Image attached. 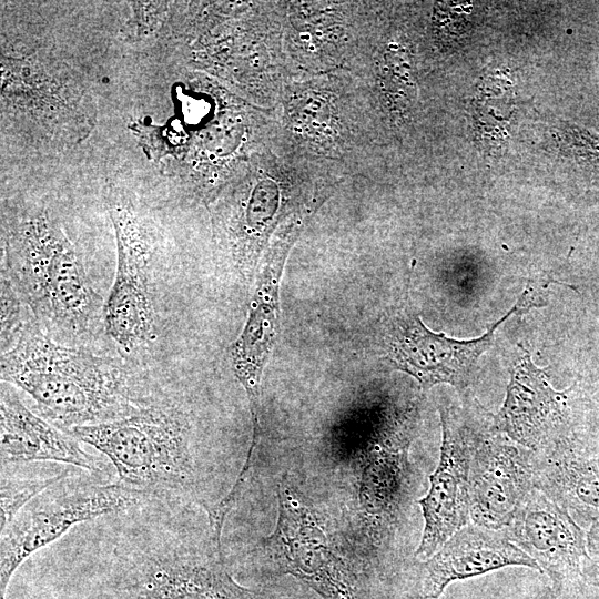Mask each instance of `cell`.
Instances as JSON below:
<instances>
[{
  "label": "cell",
  "instance_id": "4",
  "mask_svg": "<svg viewBox=\"0 0 599 599\" xmlns=\"http://www.w3.org/2000/svg\"><path fill=\"white\" fill-rule=\"evenodd\" d=\"M417 405L385 402L348 426L339 454L357 477L361 519L378 538L393 535L412 491L409 446Z\"/></svg>",
  "mask_w": 599,
  "mask_h": 599
},
{
  "label": "cell",
  "instance_id": "20",
  "mask_svg": "<svg viewBox=\"0 0 599 599\" xmlns=\"http://www.w3.org/2000/svg\"><path fill=\"white\" fill-rule=\"evenodd\" d=\"M587 552L599 565V520L592 522L586 532Z\"/></svg>",
  "mask_w": 599,
  "mask_h": 599
},
{
  "label": "cell",
  "instance_id": "13",
  "mask_svg": "<svg viewBox=\"0 0 599 599\" xmlns=\"http://www.w3.org/2000/svg\"><path fill=\"white\" fill-rule=\"evenodd\" d=\"M534 488V451L495 430L493 425L471 465V524L494 530L507 528Z\"/></svg>",
  "mask_w": 599,
  "mask_h": 599
},
{
  "label": "cell",
  "instance_id": "10",
  "mask_svg": "<svg viewBox=\"0 0 599 599\" xmlns=\"http://www.w3.org/2000/svg\"><path fill=\"white\" fill-rule=\"evenodd\" d=\"M532 288L527 287L515 306L488 332L474 339L458 341L444 333L428 329L413 314H400L390 321L385 335L387 359L413 376L424 389L437 384H449L466 389L475 375L479 357L488 349L494 332L512 314L539 306Z\"/></svg>",
  "mask_w": 599,
  "mask_h": 599
},
{
  "label": "cell",
  "instance_id": "21",
  "mask_svg": "<svg viewBox=\"0 0 599 599\" xmlns=\"http://www.w3.org/2000/svg\"><path fill=\"white\" fill-rule=\"evenodd\" d=\"M582 576L586 583L599 588V565L588 558L582 567Z\"/></svg>",
  "mask_w": 599,
  "mask_h": 599
},
{
  "label": "cell",
  "instance_id": "6",
  "mask_svg": "<svg viewBox=\"0 0 599 599\" xmlns=\"http://www.w3.org/2000/svg\"><path fill=\"white\" fill-rule=\"evenodd\" d=\"M277 521L262 550L281 573L297 578L323 599H357L351 561L315 506L286 478L276 487Z\"/></svg>",
  "mask_w": 599,
  "mask_h": 599
},
{
  "label": "cell",
  "instance_id": "19",
  "mask_svg": "<svg viewBox=\"0 0 599 599\" xmlns=\"http://www.w3.org/2000/svg\"><path fill=\"white\" fill-rule=\"evenodd\" d=\"M35 319L8 276L1 272V353L8 351L24 327Z\"/></svg>",
  "mask_w": 599,
  "mask_h": 599
},
{
  "label": "cell",
  "instance_id": "1",
  "mask_svg": "<svg viewBox=\"0 0 599 599\" xmlns=\"http://www.w3.org/2000/svg\"><path fill=\"white\" fill-rule=\"evenodd\" d=\"M1 382L19 387L62 430L134 415L160 399L135 368L60 344L32 319L1 353Z\"/></svg>",
  "mask_w": 599,
  "mask_h": 599
},
{
  "label": "cell",
  "instance_id": "9",
  "mask_svg": "<svg viewBox=\"0 0 599 599\" xmlns=\"http://www.w3.org/2000/svg\"><path fill=\"white\" fill-rule=\"evenodd\" d=\"M123 599H255L227 572L221 545L199 554L182 544L151 542L123 556Z\"/></svg>",
  "mask_w": 599,
  "mask_h": 599
},
{
  "label": "cell",
  "instance_id": "8",
  "mask_svg": "<svg viewBox=\"0 0 599 599\" xmlns=\"http://www.w3.org/2000/svg\"><path fill=\"white\" fill-rule=\"evenodd\" d=\"M108 210L116 240V270L103 308V326L120 349L133 355L155 338L151 284V240L146 223L132 200L110 186Z\"/></svg>",
  "mask_w": 599,
  "mask_h": 599
},
{
  "label": "cell",
  "instance_id": "12",
  "mask_svg": "<svg viewBox=\"0 0 599 599\" xmlns=\"http://www.w3.org/2000/svg\"><path fill=\"white\" fill-rule=\"evenodd\" d=\"M293 227L266 254L256 276L246 323L229 348L232 369L250 404L252 439L246 455L250 460L255 459L261 437V383L280 332L278 293L285 260L296 235Z\"/></svg>",
  "mask_w": 599,
  "mask_h": 599
},
{
  "label": "cell",
  "instance_id": "7",
  "mask_svg": "<svg viewBox=\"0 0 599 599\" xmlns=\"http://www.w3.org/2000/svg\"><path fill=\"white\" fill-rule=\"evenodd\" d=\"M441 446L429 489L417 501L424 528L415 556L426 560L468 525L470 470L476 450L493 429L494 415L476 400L464 407L439 405Z\"/></svg>",
  "mask_w": 599,
  "mask_h": 599
},
{
  "label": "cell",
  "instance_id": "5",
  "mask_svg": "<svg viewBox=\"0 0 599 599\" xmlns=\"http://www.w3.org/2000/svg\"><path fill=\"white\" fill-rule=\"evenodd\" d=\"M150 499L146 493L119 481H57L30 500L1 531L0 597L20 565L77 524L123 511Z\"/></svg>",
  "mask_w": 599,
  "mask_h": 599
},
{
  "label": "cell",
  "instance_id": "16",
  "mask_svg": "<svg viewBox=\"0 0 599 599\" xmlns=\"http://www.w3.org/2000/svg\"><path fill=\"white\" fill-rule=\"evenodd\" d=\"M535 486L572 518L599 520V448L565 436L534 453Z\"/></svg>",
  "mask_w": 599,
  "mask_h": 599
},
{
  "label": "cell",
  "instance_id": "3",
  "mask_svg": "<svg viewBox=\"0 0 599 599\" xmlns=\"http://www.w3.org/2000/svg\"><path fill=\"white\" fill-rule=\"evenodd\" d=\"M183 417L160 400L129 417L67 429L101 451L119 483L156 496L186 493L195 478L189 429Z\"/></svg>",
  "mask_w": 599,
  "mask_h": 599
},
{
  "label": "cell",
  "instance_id": "17",
  "mask_svg": "<svg viewBox=\"0 0 599 599\" xmlns=\"http://www.w3.org/2000/svg\"><path fill=\"white\" fill-rule=\"evenodd\" d=\"M1 465L48 460L65 463L101 473L95 458L85 453L72 435L31 412L12 385L1 383L0 396Z\"/></svg>",
  "mask_w": 599,
  "mask_h": 599
},
{
  "label": "cell",
  "instance_id": "14",
  "mask_svg": "<svg viewBox=\"0 0 599 599\" xmlns=\"http://www.w3.org/2000/svg\"><path fill=\"white\" fill-rule=\"evenodd\" d=\"M569 390H556L526 352L511 370L494 429L534 453L548 448L570 435Z\"/></svg>",
  "mask_w": 599,
  "mask_h": 599
},
{
  "label": "cell",
  "instance_id": "2",
  "mask_svg": "<svg viewBox=\"0 0 599 599\" xmlns=\"http://www.w3.org/2000/svg\"><path fill=\"white\" fill-rule=\"evenodd\" d=\"M2 240L1 272L41 329L60 344L90 338L104 304L58 221L47 209L26 207L3 217Z\"/></svg>",
  "mask_w": 599,
  "mask_h": 599
},
{
  "label": "cell",
  "instance_id": "11",
  "mask_svg": "<svg viewBox=\"0 0 599 599\" xmlns=\"http://www.w3.org/2000/svg\"><path fill=\"white\" fill-rule=\"evenodd\" d=\"M505 529L550 580L536 599H572L585 582L582 567L590 558L586 532L572 516L534 488Z\"/></svg>",
  "mask_w": 599,
  "mask_h": 599
},
{
  "label": "cell",
  "instance_id": "15",
  "mask_svg": "<svg viewBox=\"0 0 599 599\" xmlns=\"http://www.w3.org/2000/svg\"><path fill=\"white\" fill-rule=\"evenodd\" d=\"M510 566H524L542 573L537 562L510 539L506 529L468 524L423 562L422 598L438 599L456 580Z\"/></svg>",
  "mask_w": 599,
  "mask_h": 599
},
{
  "label": "cell",
  "instance_id": "18",
  "mask_svg": "<svg viewBox=\"0 0 599 599\" xmlns=\"http://www.w3.org/2000/svg\"><path fill=\"white\" fill-rule=\"evenodd\" d=\"M68 476H70V470H63L47 477H17L2 469L0 506L1 531L30 500Z\"/></svg>",
  "mask_w": 599,
  "mask_h": 599
}]
</instances>
